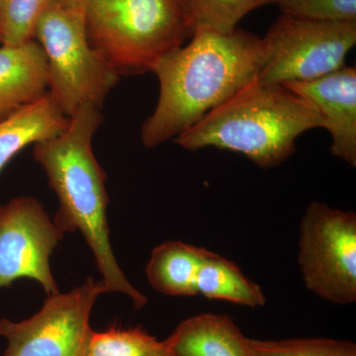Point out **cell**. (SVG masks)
<instances>
[{"instance_id": "obj_9", "label": "cell", "mask_w": 356, "mask_h": 356, "mask_svg": "<svg viewBox=\"0 0 356 356\" xmlns=\"http://www.w3.org/2000/svg\"><path fill=\"white\" fill-rule=\"evenodd\" d=\"M64 235L35 198L0 204V289L26 278L37 281L48 295L60 292L50 257Z\"/></svg>"}, {"instance_id": "obj_20", "label": "cell", "mask_w": 356, "mask_h": 356, "mask_svg": "<svg viewBox=\"0 0 356 356\" xmlns=\"http://www.w3.org/2000/svg\"><path fill=\"white\" fill-rule=\"evenodd\" d=\"M282 14L322 22H356V0H275Z\"/></svg>"}, {"instance_id": "obj_10", "label": "cell", "mask_w": 356, "mask_h": 356, "mask_svg": "<svg viewBox=\"0 0 356 356\" xmlns=\"http://www.w3.org/2000/svg\"><path fill=\"white\" fill-rule=\"evenodd\" d=\"M307 100L331 133L332 154L356 166V70L344 67L317 79L281 84Z\"/></svg>"}, {"instance_id": "obj_18", "label": "cell", "mask_w": 356, "mask_h": 356, "mask_svg": "<svg viewBox=\"0 0 356 356\" xmlns=\"http://www.w3.org/2000/svg\"><path fill=\"white\" fill-rule=\"evenodd\" d=\"M275 0H189L196 29L232 32L247 14Z\"/></svg>"}, {"instance_id": "obj_1", "label": "cell", "mask_w": 356, "mask_h": 356, "mask_svg": "<svg viewBox=\"0 0 356 356\" xmlns=\"http://www.w3.org/2000/svg\"><path fill=\"white\" fill-rule=\"evenodd\" d=\"M266 56L264 38L245 30L196 29L189 44L166 54L151 70L159 97L140 130L144 146L175 139L254 83Z\"/></svg>"}, {"instance_id": "obj_19", "label": "cell", "mask_w": 356, "mask_h": 356, "mask_svg": "<svg viewBox=\"0 0 356 356\" xmlns=\"http://www.w3.org/2000/svg\"><path fill=\"white\" fill-rule=\"evenodd\" d=\"M254 356H356L350 341L312 337L281 341L250 339Z\"/></svg>"}, {"instance_id": "obj_5", "label": "cell", "mask_w": 356, "mask_h": 356, "mask_svg": "<svg viewBox=\"0 0 356 356\" xmlns=\"http://www.w3.org/2000/svg\"><path fill=\"white\" fill-rule=\"evenodd\" d=\"M48 69V92L67 117L83 105L102 109L120 74L89 43L84 13L51 0L35 28Z\"/></svg>"}, {"instance_id": "obj_13", "label": "cell", "mask_w": 356, "mask_h": 356, "mask_svg": "<svg viewBox=\"0 0 356 356\" xmlns=\"http://www.w3.org/2000/svg\"><path fill=\"white\" fill-rule=\"evenodd\" d=\"M69 123L49 92L0 121V173L26 147L57 137Z\"/></svg>"}, {"instance_id": "obj_12", "label": "cell", "mask_w": 356, "mask_h": 356, "mask_svg": "<svg viewBox=\"0 0 356 356\" xmlns=\"http://www.w3.org/2000/svg\"><path fill=\"white\" fill-rule=\"evenodd\" d=\"M163 343L168 356H254L250 339L225 314L186 318Z\"/></svg>"}, {"instance_id": "obj_7", "label": "cell", "mask_w": 356, "mask_h": 356, "mask_svg": "<svg viewBox=\"0 0 356 356\" xmlns=\"http://www.w3.org/2000/svg\"><path fill=\"white\" fill-rule=\"evenodd\" d=\"M264 41L267 56L259 83L313 81L346 65L356 44V22H322L281 14Z\"/></svg>"}, {"instance_id": "obj_17", "label": "cell", "mask_w": 356, "mask_h": 356, "mask_svg": "<svg viewBox=\"0 0 356 356\" xmlns=\"http://www.w3.org/2000/svg\"><path fill=\"white\" fill-rule=\"evenodd\" d=\"M51 0H0V44L19 46L34 40L35 28Z\"/></svg>"}, {"instance_id": "obj_21", "label": "cell", "mask_w": 356, "mask_h": 356, "mask_svg": "<svg viewBox=\"0 0 356 356\" xmlns=\"http://www.w3.org/2000/svg\"><path fill=\"white\" fill-rule=\"evenodd\" d=\"M57 1L60 2L62 6L67 7V8L84 13L89 0H57Z\"/></svg>"}, {"instance_id": "obj_8", "label": "cell", "mask_w": 356, "mask_h": 356, "mask_svg": "<svg viewBox=\"0 0 356 356\" xmlns=\"http://www.w3.org/2000/svg\"><path fill=\"white\" fill-rule=\"evenodd\" d=\"M102 293V282L88 278L72 291L49 295L41 310L27 320L2 318L0 337L7 341L3 356H86L91 311Z\"/></svg>"}, {"instance_id": "obj_3", "label": "cell", "mask_w": 356, "mask_h": 356, "mask_svg": "<svg viewBox=\"0 0 356 356\" xmlns=\"http://www.w3.org/2000/svg\"><path fill=\"white\" fill-rule=\"evenodd\" d=\"M324 127L307 100L283 86L257 79L173 140L191 152L207 147L236 152L259 168H271L294 154L301 134Z\"/></svg>"}, {"instance_id": "obj_6", "label": "cell", "mask_w": 356, "mask_h": 356, "mask_svg": "<svg viewBox=\"0 0 356 356\" xmlns=\"http://www.w3.org/2000/svg\"><path fill=\"white\" fill-rule=\"evenodd\" d=\"M298 264L307 289L337 305L356 301V215L314 201L300 224Z\"/></svg>"}, {"instance_id": "obj_15", "label": "cell", "mask_w": 356, "mask_h": 356, "mask_svg": "<svg viewBox=\"0 0 356 356\" xmlns=\"http://www.w3.org/2000/svg\"><path fill=\"white\" fill-rule=\"evenodd\" d=\"M197 294L257 308L266 305L261 288L248 280L233 262L207 250L196 280Z\"/></svg>"}, {"instance_id": "obj_16", "label": "cell", "mask_w": 356, "mask_h": 356, "mask_svg": "<svg viewBox=\"0 0 356 356\" xmlns=\"http://www.w3.org/2000/svg\"><path fill=\"white\" fill-rule=\"evenodd\" d=\"M86 356H168L165 343L142 327L91 332Z\"/></svg>"}, {"instance_id": "obj_11", "label": "cell", "mask_w": 356, "mask_h": 356, "mask_svg": "<svg viewBox=\"0 0 356 356\" xmlns=\"http://www.w3.org/2000/svg\"><path fill=\"white\" fill-rule=\"evenodd\" d=\"M47 93V60L38 42L0 44V121Z\"/></svg>"}, {"instance_id": "obj_4", "label": "cell", "mask_w": 356, "mask_h": 356, "mask_svg": "<svg viewBox=\"0 0 356 356\" xmlns=\"http://www.w3.org/2000/svg\"><path fill=\"white\" fill-rule=\"evenodd\" d=\"M89 43L119 74L151 72L195 32L189 0H89Z\"/></svg>"}, {"instance_id": "obj_2", "label": "cell", "mask_w": 356, "mask_h": 356, "mask_svg": "<svg viewBox=\"0 0 356 356\" xmlns=\"http://www.w3.org/2000/svg\"><path fill=\"white\" fill-rule=\"evenodd\" d=\"M103 121L102 109L83 105L70 117L64 132L34 145L33 156L43 166L60 201L56 226L64 233L79 229L95 255L104 293L125 294L136 310H140L147 303V297L126 278L109 240L106 172L92 149L93 137Z\"/></svg>"}, {"instance_id": "obj_14", "label": "cell", "mask_w": 356, "mask_h": 356, "mask_svg": "<svg viewBox=\"0 0 356 356\" xmlns=\"http://www.w3.org/2000/svg\"><path fill=\"white\" fill-rule=\"evenodd\" d=\"M206 252L205 248L182 242L161 243L147 262V280L161 294L195 296L198 271Z\"/></svg>"}]
</instances>
